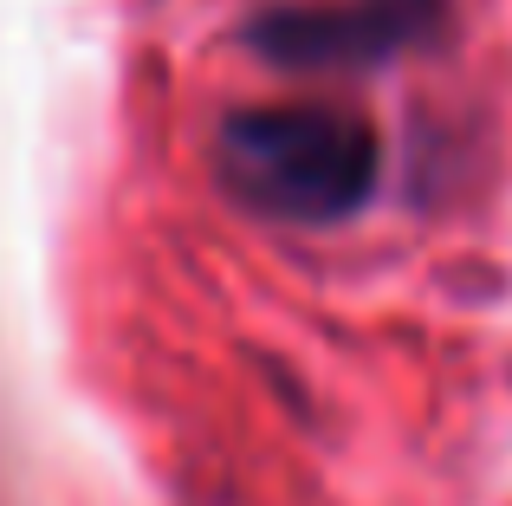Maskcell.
I'll return each mask as SVG.
<instances>
[{"label": "cell", "instance_id": "7a4b0ae2", "mask_svg": "<svg viewBox=\"0 0 512 506\" xmlns=\"http://www.w3.org/2000/svg\"><path fill=\"white\" fill-rule=\"evenodd\" d=\"M441 20V0H338V7H273L247 26V46L286 72H357L409 52Z\"/></svg>", "mask_w": 512, "mask_h": 506}, {"label": "cell", "instance_id": "6da1fadb", "mask_svg": "<svg viewBox=\"0 0 512 506\" xmlns=\"http://www.w3.org/2000/svg\"><path fill=\"white\" fill-rule=\"evenodd\" d=\"M214 169L273 228H344L383 182V143L344 104H247L214 137Z\"/></svg>", "mask_w": 512, "mask_h": 506}]
</instances>
